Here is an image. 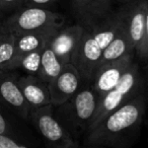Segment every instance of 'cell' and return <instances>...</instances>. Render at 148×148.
<instances>
[{"instance_id":"obj_26","label":"cell","mask_w":148,"mask_h":148,"mask_svg":"<svg viewBox=\"0 0 148 148\" xmlns=\"http://www.w3.org/2000/svg\"><path fill=\"white\" fill-rule=\"evenodd\" d=\"M146 122H147V128H148V109H147V114H146V118H145Z\"/></svg>"},{"instance_id":"obj_8","label":"cell","mask_w":148,"mask_h":148,"mask_svg":"<svg viewBox=\"0 0 148 148\" xmlns=\"http://www.w3.org/2000/svg\"><path fill=\"white\" fill-rule=\"evenodd\" d=\"M19 75L16 70H0V103L29 123L31 108L18 85Z\"/></svg>"},{"instance_id":"obj_22","label":"cell","mask_w":148,"mask_h":148,"mask_svg":"<svg viewBox=\"0 0 148 148\" xmlns=\"http://www.w3.org/2000/svg\"><path fill=\"white\" fill-rule=\"evenodd\" d=\"M33 147L29 142L23 141L18 138L0 134V148H29Z\"/></svg>"},{"instance_id":"obj_11","label":"cell","mask_w":148,"mask_h":148,"mask_svg":"<svg viewBox=\"0 0 148 148\" xmlns=\"http://www.w3.org/2000/svg\"><path fill=\"white\" fill-rule=\"evenodd\" d=\"M82 82L77 68L72 63L65 64L61 72L48 83L51 103L57 106L69 99L78 91Z\"/></svg>"},{"instance_id":"obj_20","label":"cell","mask_w":148,"mask_h":148,"mask_svg":"<svg viewBox=\"0 0 148 148\" xmlns=\"http://www.w3.org/2000/svg\"><path fill=\"white\" fill-rule=\"evenodd\" d=\"M135 58L141 67L143 68L148 61V0L147 6H146V17H145V27H144V33L142 40L139 46L135 51Z\"/></svg>"},{"instance_id":"obj_2","label":"cell","mask_w":148,"mask_h":148,"mask_svg":"<svg viewBox=\"0 0 148 148\" xmlns=\"http://www.w3.org/2000/svg\"><path fill=\"white\" fill-rule=\"evenodd\" d=\"M122 21L121 9L117 4L115 9L103 21L90 29H84L71 60V63L80 73L83 82L90 83L103 50L119 31Z\"/></svg>"},{"instance_id":"obj_24","label":"cell","mask_w":148,"mask_h":148,"mask_svg":"<svg viewBox=\"0 0 148 148\" xmlns=\"http://www.w3.org/2000/svg\"><path fill=\"white\" fill-rule=\"evenodd\" d=\"M8 33H9L8 29H6V27L4 25L3 21H0V41H1V40H2Z\"/></svg>"},{"instance_id":"obj_17","label":"cell","mask_w":148,"mask_h":148,"mask_svg":"<svg viewBox=\"0 0 148 148\" xmlns=\"http://www.w3.org/2000/svg\"><path fill=\"white\" fill-rule=\"evenodd\" d=\"M63 66L64 64L60 61V59L47 44L42 52L41 67L38 76L45 82L49 83L61 72Z\"/></svg>"},{"instance_id":"obj_15","label":"cell","mask_w":148,"mask_h":148,"mask_svg":"<svg viewBox=\"0 0 148 148\" xmlns=\"http://www.w3.org/2000/svg\"><path fill=\"white\" fill-rule=\"evenodd\" d=\"M57 29H47L15 34V58L36 50L43 49Z\"/></svg>"},{"instance_id":"obj_19","label":"cell","mask_w":148,"mask_h":148,"mask_svg":"<svg viewBox=\"0 0 148 148\" xmlns=\"http://www.w3.org/2000/svg\"><path fill=\"white\" fill-rule=\"evenodd\" d=\"M15 58V36L8 33L0 41V70H8Z\"/></svg>"},{"instance_id":"obj_5","label":"cell","mask_w":148,"mask_h":148,"mask_svg":"<svg viewBox=\"0 0 148 148\" xmlns=\"http://www.w3.org/2000/svg\"><path fill=\"white\" fill-rule=\"evenodd\" d=\"M65 21L63 14L49 8L23 6L2 21L9 33L15 35L47 29H60L64 27Z\"/></svg>"},{"instance_id":"obj_23","label":"cell","mask_w":148,"mask_h":148,"mask_svg":"<svg viewBox=\"0 0 148 148\" xmlns=\"http://www.w3.org/2000/svg\"><path fill=\"white\" fill-rule=\"evenodd\" d=\"M59 0H25L23 6H39L49 8L50 6L56 4Z\"/></svg>"},{"instance_id":"obj_4","label":"cell","mask_w":148,"mask_h":148,"mask_svg":"<svg viewBox=\"0 0 148 148\" xmlns=\"http://www.w3.org/2000/svg\"><path fill=\"white\" fill-rule=\"evenodd\" d=\"M145 88L146 84L143 68L135 59L134 63L124 74L116 86L99 99L97 112L92 118L89 129L97 125L106 116Z\"/></svg>"},{"instance_id":"obj_10","label":"cell","mask_w":148,"mask_h":148,"mask_svg":"<svg viewBox=\"0 0 148 148\" xmlns=\"http://www.w3.org/2000/svg\"><path fill=\"white\" fill-rule=\"evenodd\" d=\"M117 4L131 46L136 51L143 37L147 0H117Z\"/></svg>"},{"instance_id":"obj_9","label":"cell","mask_w":148,"mask_h":148,"mask_svg":"<svg viewBox=\"0 0 148 148\" xmlns=\"http://www.w3.org/2000/svg\"><path fill=\"white\" fill-rule=\"evenodd\" d=\"M70 12L84 29H88L106 18L117 6L116 0H69Z\"/></svg>"},{"instance_id":"obj_18","label":"cell","mask_w":148,"mask_h":148,"mask_svg":"<svg viewBox=\"0 0 148 148\" xmlns=\"http://www.w3.org/2000/svg\"><path fill=\"white\" fill-rule=\"evenodd\" d=\"M44 49V48H43ZM43 49L29 52L15 58L9 66L8 70H23L25 74L38 76L41 67V58Z\"/></svg>"},{"instance_id":"obj_13","label":"cell","mask_w":148,"mask_h":148,"mask_svg":"<svg viewBox=\"0 0 148 148\" xmlns=\"http://www.w3.org/2000/svg\"><path fill=\"white\" fill-rule=\"evenodd\" d=\"M27 122L15 115L0 103V134H6L12 137L27 141L33 147L38 146V139L33 133Z\"/></svg>"},{"instance_id":"obj_25","label":"cell","mask_w":148,"mask_h":148,"mask_svg":"<svg viewBox=\"0 0 148 148\" xmlns=\"http://www.w3.org/2000/svg\"><path fill=\"white\" fill-rule=\"evenodd\" d=\"M143 71H144V76H145V84H146V89H147L148 92V61L145 64V66L143 67Z\"/></svg>"},{"instance_id":"obj_6","label":"cell","mask_w":148,"mask_h":148,"mask_svg":"<svg viewBox=\"0 0 148 148\" xmlns=\"http://www.w3.org/2000/svg\"><path fill=\"white\" fill-rule=\"evenodd\" d=\"M29 123L41 136L47 147L78 148L80 146L76 141H74L57 119L52 103L31 109Z\"/></svg>"},{"instance_id":"obj_12","label":"cell","mask_w":148,"mask_h":148,"mask_svg":"<svg viewBox=\"0 0 148 148\" xmlns=\"http://www.w3.org/2000/svg\"><path fill=\"white\" fill-rule=\"evenodd\" d=\"M83 33L84 27L78 23L68 27L64 25L54 33L47 44L65 65L71 63L72 57L76 51Z\"/></svg>"},{"instance_id":"obj_16","label":"cell","mask_w":148,"mask_h":148,"mask_svg":"<svg viewBox=\"0 0 148 148\" xmlns=\"http://www.w3.org/2000/svg\"><path fill=\"white\" fill-rule=\"evenodd\" d=\"M129 53H135V51L132 48L130 40L128 38L127 32H126L123 21H122V25L119 29V31L117 32L115 37L111 40L109 45L106 47V49L103 50L99 64L113 61V60H117Z\"/></svg>"},{"instance_id":"obj_1","label":"cell","mask_w":148,"mask_h":148,"mask_svg":"<svg viewBox=\"0 0 148 148\" xmlns=\"http://www.w3.org/2000/svg\"><path fill=\"white\" fill-rule=\"evenodd\" d=\"M148 109V92L139 93L106 116L81 140L83 147L129 148L141 135Z\"/></svg>"},{"instance_id":"obj_3","label":"cell","mask_w":148,"mask_h":148,"mask_svg":"<svg viewBox=\"0 0 148 148\" xmlns=\"http://www.w3.org/2000/svg\"><path fill=\"white\" fill-rule=\"evenodd\" d=\"M99 105V97L90 83L82 85L73 97L57 106H53L54 113L74 141H80L88 132L91 121Z\"/></svg>"},{"instance_id":"obj_14","label":"cell","mask_w":148,"mask_h":148,"mask_svg":"<svg viewBox=\"0 0 148 148\" xmlns=\"http://www.w3.org/2000/svg\"><path fill=\"white\" fill-rule=\"evenodd\" d=\"M18 85L31 109L51 103L48 83L42 80L39 76L25 73L19 75Z\"/></svg>"},{"instance_id":"obj_21","label":"cell","mask_w":148,"mask_h":148,"mask_svg":"<svg viewBox=\"0 0 148 148\" xmlns=\"http://www.w3.org/2000/svg\"><path fill=\"white\" fill-rule=\"evenodd\" d=\"M25 0H0V21H4L7 16L25 5Z\"/></svg>"},{"instance_id":"obj_7","label":"cell","mask_w":148,"mask_h":148,"mask_svg":"<svg viewBox=\"0 0 148 148\" xmlns=\"http://www.w3.org/2000/svg\"><path fill=\"white\" fill-rule=\"evenodd\" d=\"M135 53H129L117 60L99 64L95 70L90 85L99 99L116 86L135 61Z\"/></svg>"}]
</instances>
